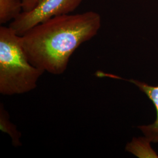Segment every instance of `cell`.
Wrapping results in <instances>:
<instances>
[{"instance_id": "1", "label": "cell", "mask_w": 158, "mask_h": 158, "mask_svg": "<svg viewBox=\"0 0 158 158\" xmlns=\"http://www.w3.org/2000/svg\"><path fill=\"white\" fill-rule=\"evenodd\" d=\"M102 26L96 12H85L53 17L21 36L29 61L44 72L60 75L65 72L70 57L79 46L93 38Z\"/></svg>"}, {"instance_id": "2", "label": "cell", "mask_w": 158, "mask_h": 158, "mask_svg": "<svg viewBox=\"0 0 158 158\" xmlns=\"http://www.w3.org/2000/svg\"><path fill=\"white\" fill-rule=\"evenodd\" d=\"M45 72L29 61L21 36L10 27H0V93L23 94L34 90Z\"/></svg>"}, {"instance_id": "3", "label": "cell", "mask_w": 158, "mask_h": 158, "mask_svg": "<svg viewBox=\"0 0 158 158\" xmlns=\"http://www.w3.org/2000/svg\"><path fill=\"white\" fill-rule=\"evenodd\" d=\"M83 0H40L31 11H23L10 25L19 35L28 32L36 25L53 17L69 14L79 7Z\"/></svg>"}, {"instance_id": "4", "label": "cell", "mask_w": 158, "mask_h": 158, "mask_svg": "<svg viewBox=\"0 0 158 158\" xmlns=\"http://www.w3.org/2000/svg\"><path fill=\"white\" fill-rule=\"evenodd\" d=\"M96 76L98 77H110L112 79H118L128 81L130 83L135 85L140 90L145 93L149 99L152 102L156 111V118L155 122L151 124L139 126L138 129L141 131L145 136L151 141V143H158V85H148L145 82L134 80V79H123L117 75L113 74L104 73L102 71H97Z\"/></svg>"}, {"instance_id": "5", "label": "cell", "mask_w": 158, "mask_h": 158, "mask_svg": "<svg viewBox=\"0 0 158 158\" xmlns=\"http://www.w3.org/2000/svg\"><path fill=\"white\" fill-rule=\"evenodd\" d=\"M151 141L146 136L134 137L128 142L125 151L133 154L138 158H158V155L151 146Z\"/></svg>"}, {"instance_id": "6", "label": "cell", "mask_w": 158, "mask_h": 158, "mask_svg": "<svg viewBox=\"0 0 158 158\" xmlns=\"http://www.w3.org/2000/svg\"><path fill=\"white\" fill-rule=\"evenodd\" d=\"M0 130L10 136L12 143L15 147L22 146L21 138L22 134L17 129V126L10 121V114L2 103L0 104Z\"/></svg>"}, {"instance_id": "7", "label": "cell", "mask_w": 158, "mask_h": 158, "mask_svg": "<svg viewBox=\"0 0 158 158\" xmlns=\"http://www.w3.org/2000/svg\"><path fill=\"white\" fill-rule=\"evenodd\" d=\"M23 11V0H0V23L12 21Z\"/></svg>"}, {"instance_id": "8", "label": "cell", "mask_w": 158, "mask_h": 158, "mask_svg": "<svg viewBox=\"0 0 158 158\" xmlns=\"http://www.w3.org/2000/svg\"><path fill=\"white\" fill-rule=\"evenodd\" d=\"M40 0H23V11L32 10L40 2Z\"/></svg>"}]
</instances>
